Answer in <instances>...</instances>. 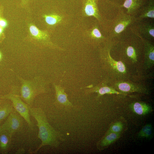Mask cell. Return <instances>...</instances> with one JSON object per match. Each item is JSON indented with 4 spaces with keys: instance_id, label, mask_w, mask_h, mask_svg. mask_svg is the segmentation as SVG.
Wrapping results in <instances>:
<instances>
[{
    "instance_id": "32",
    "label": "cell",
    "mask_w": 154,
    "mask_h": 154,
    "mask_svg": "<svg viewBox=\"0 0 154 154\" xmlns=\"http://www.w3.org/2000/svg\"><path fill=\"white\" fill-rule=\"evenodd\" d=\"M2 131V129L1 127V125H0V133Z\"/></svg>"
},
{
    "instance_id": "27",
    "label": "cell",
    "mask_w": 154,
    "mask_h": 154,
    "mask_svg": "<svg viewBox=\"0 0 154 154\" xmlns=\"http://www.w3.org/2000/svg\"><path fill=\"white\" fill-rule=\"evenodd\" d=\"M25 150L23 148H20L16 151V154H23L25 153Z\"/></svg>"
},
{
    "instance_id": "30",
    "label": "cell",
    "mask_w": 154,
    "mask_h": 154,
    "mask_svg": "<svg viewBox=\"0 0 154 154\" xmlns=\"http://www.w3.org/2000/svg\"><path fill=\"white\" fill-rule=\"evenodd\" d=\"M2 58V54L1 52L0 51V61H1Z\"/></svg>"
},
{
    "instance_id": "10",
    "label": "cell",
    "mask_w": 154,
    "mask_h": 154,
    "mask_svg": "<svg viewBox=\"0 0 154 154\" xmlns=\"http://www.w3.org/2000/svg\"><path fill=\"white\" fill-rule=\"evenodd\" d=\"M29 31L31 37L34 40L44 43L49 44V36L47 31H41L32 24L29 25Z\"/></svg>"
},
{
    "instance_id": "17",
    "label": "cell",
    "mask_w": 154,
    "mask_h": 154,
    "mask_svg": "<svg viewBox=\"0 0 154 154\" xmlns=\"http://www.w3.org/2000/svg\"><path fill=\"white\" fill-rule=\"evenodd\" d=\"M142 4L143 0H125L120 7L125 8L127 14L131 15L140 8Z\"/></svg>"
},
{
    "instance_id": "6",
    "label": "cell",
    "mask_w": 154,
    "mask_h": 154,
    "mask_svg": "<svg viewBox=\"0 0 154 154\" xmlns=\"http://www.w3.org/2000/svg\"><path fill=\"white\" fill-rule=\"evenodd\" d=\"M133 33L141 39L144 47L145 66L148 69L152 66L154 64V46L148 40L145 39L140 35L136 31L134 30Z\"/></svg>"
},
{
    "instance_id": "25",
    "label": "cell",
    "mask_w": 154,
    "mask_h": 154,
    "mask_svg": "<svg viewBox=\"0 0 154 154\" xmlns=\"http://www.w3.org/2000/svg\"><path fill=\"white\" fill-rule=\"evenodd\" d=\"M8 25L7 21L2 17L0 18V27L3 29L5 28Z\"/></svg>"
},
{
    "instance_id": "4",
    "label": "cell",
    "mask_w": 154,
    "mask_h": 154,
    "mask_svg": "<svg viewBox=\"0 0 154 154\" xmlns=\"http://www.w3.org/2000/svg\"><path fill=\"white\" fill-rule=\"evenodd\" d=\"M23 119V117L14 108L1 125L2 130L6 131L13 135L14 133L19 131L22 128Z\"/></svg>"
},
{
    "instance_id": "1",
    "label": "cell",
    "mask_w": 154,
    "mask_h": 154,
    "mask_svg": "<svg viewBox=\"0 0 154 154\" xmlns=\"http://www.w3.org/2000/svg\"><path fill=\"white\" fill-rule=\"evenodd\" d=\"M30 115L36 120L39 129L38 137L41 144L33 153H36L42 147L48 145L56 148L65 141L63 135L56 130L49 123L43 110L37 106H29Z\"/></svg>"
},
{
    "instance_id": "3",
    "label": "cell",
    "mask_w": 154,
    "mask_h": 154,
    "mask_svg": "<svg viewBox=\"0 0 154 154\" xmlns=\"http://www.w3.org/2000/svg\"><path fill=\"white\" fill-rule=\"evenodd\" d=\"M4 99H7L12 102L14 108L23 117L29 127L33 129V125L30 119L29 106L21 98L19 95V87L12 86L9 93L0 96Z\"/></svg>"
},
{
    "instance_id": "33",
    "label": "cell",
    "mask_w": 154,
    "mask_h": 154,
    "mask_svg": "<svg viewBox=\"0 0 154 154\" xmlns=\"http://www.w3.org/2000/svg\"><path fill=\"white\" fill-rule=\"evenodd\" d=\"M2 40L0 38V43L1 42Z\"/></svg>"
},
{
    "instance_id": "14",
    "label": "cell",
    "mask_w": 154,
    "mask_h": 154,
    "mask_svg": "<svg viewBox=\"0 0 154 154\" xmlns=\"http://www.w3.org/2000/svg\"><path fill=\"white\" fill-rule=\"evenodd\" d=\"M84 9L86 15L93 16L98 19H100L96 0H85Z\"/></svg>"
},
{
    "instance_id": "12",
    "label": "cell",
    "mask_w": 154,
    "mask_h": 154,
    "mask_svg": "<svg viewBox=\"0 0 154 154\" xmlns=\"http://www.w3.org/2000/svg\"><path fill=\"white\" fill-rule=\"evenodd\" d=\"M120 136V133H106L105 135L97 143V149L100 151L112 144L118 139Z\"/></svg>"
},
{
    "instance_id": "21",
    "label": "cell",
    "mask_w": 154,
    "mask_h": 154,
    "mask_svg": "<svg viewBox=\"0 0 154 154\" xmlns=\"http://www.w3.org/2000/svg\"><path fill=\"white\" fill-rule=\"evenodd\" d=\"M43 17L46 22L48 25H54L60 22L62 19V17L57 15H44Z\"/></svg>"
},
{
    "instance_id": "16",
    "label": "cell",
    "mask_w": 154,
    "mask_h": 154,
    "mask_svg": "<svg viewBox=\"0 0 154 154\" xmlns=\"http://www.w3.org/2000/svg\"><path fill=\"white\" fill-rule=\"evenodd\" d=\"M130 106L133 111L139 115H146L153 111L150 105L144 102H136L131 104Z\"/></svg>"
},
{
    "instance_id": "22",
    "label": "cell",
    "mask_w": 154,
    "mask_h": 154,
    "mask_svg": "<svg viewBox=\"0 0 154 154\" xmlns=\"http://www.w3.org/2000/svg\"><path fill=\"white\" fill-rule=\"evenodd\" d=\"M123 125L120 121L116 122L110 127L107 133H120L123 130Z\"/></svg>"
},
{
    "instance_id": "15",
    "label": "cell",
    "mask_w": 154,
    "mask_h": 154,
    "mask_svg": "<svg viewBox=\"0 0 154 154\" xmlns=\"http://www.w3.org/2000/svg\"><path fill=\"white\" fill-rule=\"evenodd\" d=\"M154 18V0H149L146 6L143 9L140 15L135 17V22L142 21L145 18Z\"/></svg>"
},
{
    "instance_id": "19",
    "label": "cell",
    "mask_w": 154,
    "mask_h": 154,
    "mask_svg": "<svg viewBox=\"0 0 154 154\" xmlns=\"http://www.w3.org/2000/svg\"><path fill=\"white\" fill-rule=\"evenodd\" d=\"M107 58L108 62L111 66L117 72L123 74L126 72L125 66L121 61H116L111 57L109 50L108 51Z\"/></svg>"
},
{
    "instance_id": "5",
    "label": "cell",
    "mask_w": 154,
    "mask_h": 154,
    "mask_svg": "<svg viewBox=\"0 0 154 154\" xmlns=\"http://www.w3.org/2000/svg\"><path fill=\"white\" fill-rule=\"evenodd\" d=\"M135 17L133 15L124 13L118 15L113 25V33L114 35L120 34L128 26L135 22Z\"/></svg>"
},
{
    "instance_id": "13",
    "label": "cell",
    "mask_w": 154,
    "mask_h": 154,
    "mask_svg": "<svg viewBox=\"0 0 154 154\" xmlns=\"http://www.w3.org/2000/svg\"><path fill=\"white\" fill-rule=\"evenodd\" d=\"M13 109L12 103L9 100L4 99L0 103V125L4 122Z\"/></svg>"
},
{
    "instance_id": "31",
    "label": "cell",
    "mask_w": 154,
    "mask_h": 154,
    "mask_svg": "<svg viewBox=\"0 0 154 154\" xmlns=\"http://www.w3.org/2000/svg\"><path fill=\"white\" fill-rule=\"evenodd\" d=\"M4 100L3 99L1 98L0 97V103H1Z\"/></svg>"
},
{
    "instance_id": "29",
    "label": "cell",
    "mask_w": 154,
    "mask_h": 154,
    "mask_svg": "<svg viewBox=\"0 0 154 154\" xmlns=\"http://www.w3.org/2000/svg\"><path fill=\"white\" fill-rule=\"evenodd\" d=\"M3 6L2 5H0V18L1 17V16L3 12Z\"/></svg>"
},
{
    "instance_id": "23",
    "label": "cell",
    "mask_w": 154,
    "mask_h": 154,
    "mask_svg": "<svg viewBox=\"0 0 154 154\" xmlns=\"http://www.w3.org/2000/svg\"><path fill=\"white\" fill-rule=\"evenodd\" d=\"M127 56L134 62L137 61V52L134 47L131 46H128L126 50Z\"/></svg>"
},
{
    "instance_id": "11",
    "label": "cell",
    "mask_w": 154,
    "mask_h": 154,
    "mask_svg": "<svg viewBox=\"0 0 154 154\" xmlns=\"http://www.w3.org/2000/svg\"><path fill=\"white\" fill-rule=\"evenodd\" d=\"M13 135L2 130L0 133V154L8 153L10 149Z\"/></svg>"
},
{
    "instance_id": "2",
    "label": "cell",
    "mask_w": 154,
    "mask_h": 154,
    "mask_svg": "<svg viewBox=\"0 0 154 154\" xmlns=\"http://www.w3.org/2000/svg\"><path fill=\"white\" fill-rule=\"evenodd\" d=\"M19 80V95L22 100L29 106H33L36 98L47 91L46 83L39 76H36L30 80H26L17 75Z\"/></svg>"
},
{
    "instance_id": "20",
    "label": "cell",
    "mask_w": 154,
    "mask_h": 154,
    "mask_svg": "<svg viewBox=\"0 0 154 154\" xmlns=\"http://www.w3.org/2000/svg\"><path fill=\"white\" fill-rule=\"evenodd\" d=\"M153 128L151 124L148 123L144 126L138 134V137L149 138L152 134Z\"/></svg>"
},
{
    "instance_id": "26",
    "label": "cell",
    "mask_w": 154,
    "mask_h": 154,
    "mask_svg": "<svg viewBox=\"0 0 154 154\" xmlns=\"http://www.w3.org/2000/svg\"><path fill=\"white\" fill-rule=\"evenodd\" d=\"M21 5L22 6L25 7L28 4L29 0H21Z\"/></svg>"
},
{
    "instance_id": "24",
    "label": "cell",
    "mask_w": 154,
    "mask_h": 154,
    "mask_svg": "<svg viewBox=\"0 0 154 154\" xmlns=\"http://www.w3.org/2000/svg\"><path fill=\"white\" fill-rule=\"evenodd\" d=\"M91 35L92 37L97 39H100L103 37L99 30L96 27L92 29Z\"/></svg>"
},
{
    "instance_id": "9",
    "label": "cell",
    "mask_w": 154,
    "mask_h": 154,
    "mask_svg": "<svg viewBox=\"0 0 154 154\" xmlns=\"http://www.w3.org/2000/svg\"><path fill=\"white\" fill-rule=\"evenodd\" d=\"M55 91V103L56 105L66 107H72V104L68 100L67 95L63 88L60 85L54 84Z\"/></svg>"
},
{
    "instance_id": "18",
    "label": "cell",
    "mask_w": 154,
    "mask_h": 154,
    "mask_svg": "<svg viewBox=\"0 0 154 154\" xmlns=\"http://www.w3.org/2000/svg\"><path fill=\"white\" fill-rule=\"evenodd\" d=\"M86 93L96 92L98 94L97 98L105 94H123L117 91L114 88L106 86H100L95 87L86 91Z\"/></svg>"
},
{
    "instance_id": "8",
    "label": "cell",
    "mask_w": 154,
    "mask_h": 154,
    "mask_svg": "<svg viewBox=\"0 0 154 154\" xmlns=\"http://www.w3.org/2000/svg\"><path fill=\"white\" fill-rule=\"evenodd\" d=\"M136 31L143 38L149 40L154 37V25L152 22L149 21L137 22Z\"/></svg>"
},
{
    "instance_id": "28",
    "label": "cell",
    "mask_w": 154,
    "mask_h": 154,
    "mask_svg": "<svg viewBox=\"0 0 154 154\" xmlns=\"http://www.w3.org/2000/svg\"><path fill=\"white\" fill-rule=\"evenodd\" d=\"M3 29L0 27V38L3 40Z\"/></svg>"
},
{
    "instance_id": "7",
    "label": "cell",
    "mask_w": 154,
    "mask_h": 154,
    "mask_svg": "<svg viewBox=\"0 0 154 154\" xmlns=\"http://www.w3.org/2000/svg\"><path fill=\"white\" fill-rule=\"evenodd\" d=\"M116 86L117 90L123 94L137 92L148 94L150 93L148 89L143 86L127 82H119Z\"/></svg>"
}]
</instances>
